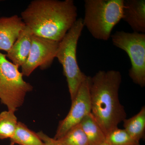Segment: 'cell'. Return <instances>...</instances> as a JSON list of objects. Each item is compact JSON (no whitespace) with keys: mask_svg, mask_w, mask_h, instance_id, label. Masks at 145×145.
<instances>
[{"mask_svg":"<svg viewBox=\"0 0 145 145\" xmlns=\"http://www.w3.org/2000/svg\"><path fill=\"white\" fill-rule=\"evenodd\" d=\"M72 0H34L21 13L25 25L35 36L59 42L77 20Z\"/></svg>","mask_w":145,"mask_h":145,"instance_id":"cell-1","label":"cell"},{"mask_svg":"<svg viewBox=\"0 0 145 145\" xmlns=\"http://www.w3.org/2000/svg\"><path fill=\"white\" fill-rule=\"evenodd\" d=\"M121 82L118 71H99L93 77L89 76L91 112L106 136L126 119L124 107L119 99Z\"/></svg>","mask_w":145,"mask_h":145,"instance_id":"cell-2","label":"cell"},{"mask_svg":"<svg viewBox=\"0 0 145 145\" xmlns=\"http://www.w3.org/2000/svg\"><path fill=\"white\" fill-rule=\"evenodd\" d=\"M124 0H85L83 19L93 38L106 41L123 17Z\"/></svg>","mask_w":145,"mask_h":145,"instance_id":"cell-3","label":"cell"},{"mask_svg":"<svg viewBox=\"0 0 145 145\" xmlns=\"http://www.w3.org/2000/svg\"><path fill=\"white\" fill-rule=\"evenodd\" d=\"M83 19H77L59 42L56 57L62 66L71 101L87 75L81 71L77 59V45L84 27Z\"/></svg>","mask_w":145,"mask_h":145,"instance_id":"cell-4","label":"cell"},{"mask_svg":"<svg viewBox=\"0 0 145 145\" xmlns=\"http://www.w3.org/2000/svg\"><path fill=\"white\" fill-rule=\"evenodd\" d=\"M19 67L0 52V100L8 110L15 112L23 105L33 87L23 79Z\"/></svg>","mask_w":145,"mask_h":145,"instance_id":"cell-5","label":"cell"},{"mask_svg":"<svg viewBox=\"0 0 145 145\" xmlns=\"http://www.w3.org/2000/svg\"><path fill=\"white\" fill-rule=\"evenodd\" d=\"M110 37L113 45L124 50L128 55L131 67L129 77L133 83L145 86V34L117 31Z\"/></svg>","mask_w":145,"mask_h":145,"instance_id":"cell-6","label":"cell"},{"mask_svg":"<svg viewBox=\"0 0 145 145\" xmlns=\"http://www.w3.org/2000/svg\"><path fill=\"white\" fill-rule=\"evenodd\" d=\"M59 42L33 34L28 58L22 67L23 76L29 77L37 68L42 70L49 68L56 57Z\"/></svg>","mask_w":145,"mask_h":145,"instance_id":"cell-7","label":"cell"},{"mask_svg":"<svg viewBox=\"0 0 145 145\" xmlns=\"http://www.w3.org/2000/svg\"><path fill=\"white\" fill-rule=\"evenodd\" d=\"M89 76H87L78 89L67 116L60 121L54 139L58 140L71 129L79 124L87 115L91 113Z\"/></svg>","mask_w":145,"mask_h":145,"instance_id":"cell-8","label":"cell"},{"mask_svg":"<svg viewBox=\"0 0 145 145\" xmlns=\"http://www.w3.org/2000/svg\"><path fill=\"white\" fill-rule=\"evenodd\" d=\"M25 25L18 15L0 18V50L8 52Z\"/></svg>","mask_w":145,"mask_h":145,"instance_id":"cell-9","label":"cell"},{"mask_svg":"<svg viewBox=\"0 0 145 145\" xmlns=\"http://www.w3.org/2000/svg\"><path fill=\"white\" fill-rule=\"evenodd\" d=\"M122 20L133 32L145 34V0H124Z\"/></svg>","mask_w":145,"mask_h":145,"instance_id":"cell-10","label":"cell"},{"mask_svg":"<svg viewBox=\"0 0 145 145\" xmlns=\"http://www.w3.org/2000/svg\"><path fill=\"white\" fill-rule=\"evenodd\" d=\"M33 35L31 30L25 25L12 47L6 54L7 59L18 67H21L28 58Z\"/></svg>","mask_w":145,"mask_h":145,"instance_id":"cell-11","label":"cell"},{"mask_svg":"<svg viewBox=\"0 0 145 145\" xmlns=\"http://www.w3.org/2000/svg\"><path fill=\"white\" fill-rule=\"evenodd\" d=\"M89 145H100L105 142L106 135L91 112L80 123Z\"/></svg>","mask_w":145,"mask_h":145,"instance_id":"cell-12","label":"cell"},{"mask_svg":"<svg viewBox=\"0 0 145 145\" xmlns=\"http://www.w3.org/2000/svg\"><path fill=\"white\" fill-rule=\"evenodd\" d=\"M10 140V145H44L37 133L21 122H18L15 132Z\"/></svg>","mask_w":145,"mask_h":145,"instance_id":"cell-13","label":"cell"},{"mask_svg":"<svg viewBox=\"0 0 145 145\" xmlns=\"http://www.w3.org/2000/svg\"><path fill=\"white\" fill-rule=\"evenodd\" d=\"M123 122L124 129L135 140L140 142L145 135V107L143 106L139 112Z\"/></svg>","mask_w":145,"mask_h":145,"instance_id":"cell-14","label":"cell"},{"mask_svg":"<svg viewBox=\"0 0 145 145\" xmlns=\"http://www.w3.org/2000/svg\"><path fill=\"white\" fill-rule=\"evenodd\" d=\"M15 112L7 110L0 113V139L4 140L12 137L18 123Z\"/></svg>","mask_w":145,"mask_h":145,"instance_id":"cell-15","label":"cell"},{"mask_svg":"<svg viewBox=\"0 0 145 145\" xmlns=\"http://www.w3.org/2000/svg\"><path fill=\"white\" fill-rule=\"evenodd\" d=\"M57 140L63 145H89L80 124L73 127L63 137Z\"/></svg>","mask_w":145,"mask_h":145,"instance_id":"cell-16","label":"cell"},{"mask_svg":"<svg viewBox=\"0 0 145 145\" xmlns=\"http://www.w3.org/2000/svg\"><path fill=\"white\" fill-rule=\"evenodd\" d=\"M105 142L111 145H140L124 129L118 128L106 135Z\"/></svg>","mask_w":145,"mask_h":145,"instance_id":"cell-17","label":"cell"},{"mask_svg":"<svg viewBox=\"0 0 145 145\" xmlns=\"http://www.w3.org/2000/svg\"><path fill=\"white\" fill-rule=\"evenodd\" d=\"M37 133L44 145H63L58 140L49 137L43 131H39Z\"/></svg>","mask_w":145,"mask_h":145,"instance_id":"cell-18","label":"cell"},{"mask_svg":"<svg viewBox=\"0 0 145 145\" xmlns=\"http://www.w3.org/2000/svg\"><path fill=\"white\" fill-rule=\"evenodd\" d=\"M100 145H111L109 144H107V143L105 142H104V143H103V144H100Z\"/></svg>","mask_w":145,"mask_h":145,"instance_id":"cell-19","label":"cell"}]
</instances>
